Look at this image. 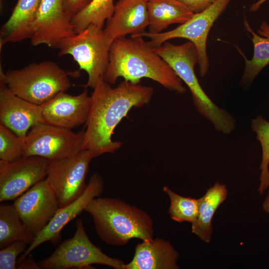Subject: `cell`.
Returning a JSON list of instances; mask_svg holds the SVG:
<instances>
[{"label":"cell","instance_id":"18","mask_svg":"<svg viewBox=\"0 0 269 269\" xmlns=\"http://www.w3.org/2000/svg\"><path fill=\"white\" fill-rule=\"evenodd\" d=\"M179 254L171 243L157 237L135 247L132 261L123 269H178Z\"/></svg>","mask_w":269,"mask_h":269},{"label":"cell","instance_id":"5","mask_svg":"<svg viewBox=\"0 0 269 269\" xmlns=\"http://www.w3.org/2000/svg\"><path fill=\"white\" fill-rule=\"evenodd\" d=\"M77 73L65 71L56 63H32L18 69L0 70V85H6L17 96L41 105L71 86L69 76Z\"/></svg>","mask_w":269,"mask_h":269},{"label":"cell","instance_id":"9","mask_svg":"<svg viewBox=\"0 0 269 269\" xmlns=\"http://www.w3.org/2000/svg\"><path fill=\"white\" fill-rule=\"evenodd\" d=\"M85 131L71 129L44 123L33 126L23 138L24 155L38 156L50 161L73 156L82 149Z\"/></svg>","mask_w":269,"mask_h":269},{"label":"cell","instance_id":"15","mask_svg":"<svg viewBox=\"0 0 269 269\" xmlns=\"http://www.w3.org/2000/svg\"><path fill=\"white\" fill-rule=\"evenodd\" d=\"M91 97L85 89L77 95L61 92L41 105L44 123L72 129L85 124Z\"/></svg>","mask_w":269,"mask_h":269},{"label":"cell","instance_id":"25","mask_svg":"<svg viewBox=\"0 0 269 269\" xmlns=\"http://www.w3.org/2000/svg\"><path fill=\"white\" fill-rule=\"evenodd\" d=\"M251 127L262 148L261 174L258 192L264 193L269 187V122L261 115L252 120Z\"/></svg>","mask_w":269,"mask_h":269},{"label":"cell","instance_id":"22","mask_svg":"<svg viewBox=\"0 0 269 269\" xmlns=\"http://www.w3.org/2000/svg\"><path fill=\"white\" fill-rule=\"evenodd\" d=\"M245 29L252 34L251 38L254 45V54L251 60L243 56L245 67L241 81L242 85L247 87L250 85L259 73L269 64V24L263 21L255 33L251 27L247 20H244Z\"/></svg>","mask_w":269,"mask_h":269},{"label":"cell","instance_id":"28","mask_svg":"<svg viewBox=\"0 0 269 269\" xmlns=\"http://www.w3.org/2000/svg\"><path fill=\"white\" fill-rule=\"evenodd\" d=\"M28 244L22 241H15L0 250V269H17L18 256L24 253Z\"/></svg>","mask_w":269,"mask_h":269},{"label":"cell","instance_id":"4","mask_svg":"<svg viewBox=\"0 0 269 269\" xmlns=\"http://www.w3.org/2000/svg\"><path fill=\"white\" fill-rule=\"evenodd\" d=\"M153 48L187 86L199 114L210 122L217 131L225 134H231L236 128L235 119L211 100L196 77L194 68L198 64V58L194 44L188 41L176 45L167 41L160 46Z\"/></svg>","mask_w":269,"mask_h":269},{"label":"cell","instance_id":"16","mask_svg":"<svg viewBox=\"0 0 269 269\" xmlns=\"http://www.w3.org/2000/svg\"><path fill=\"white\" fill-rule=\"evenodd\" d=\"M44 123L41 105L14 94L5 85H0V124L24 138L34 125Z\"/></svg>","mask_w":269,"mask_h":269},{"label":"cell","instance_id":"20","mask_svg":"<svg viewBox=\"0 0 269 269\" xmlns=\"http://www.w3.org/2000/svg\"><path fill=\"white\" fill-rule=\"evenodd\" d=\"M147 7L150 33L162 32L172 24H183L194 14L178 0H150Z\"/></svg>","mask_w":269,"mask_h":269},{"label":"cell","instance_id":"32","mask_svg":"<svg viewBox=\"0 0 269 269\" xmlns=\"http://www.w3.org/2000/svg\"><path fill=\"white\" fill-rule=\"evenodd\" d=\"M267 0H259L254 3L250 7L249 10L251 12H255L260 9L261 5Z\"/></svg>","mask_w":269,"mask_h":269},{"label":"cell","instance_id":"27","mask_svg":"<svg viewBox=\"0 0 269 269\" xmlns=\"http://www.w3.org/2000/svg\"><path fill=\"white\" fill-rule=\"evenodd\" d=\"M23 138L0 124V160L12 161L24 155Z\"/></svg>","mask_w":269,"mask_h":269},{"label":"cell","instance_id":"6","mask_svg":"<svg viewBox=\"0 0 269 269\" xmlns=\"http://www.w3.org/2000/svg\"><path fill=\"white\" fill-rule=\"evenodd\" d=\"M113 41L103 28L90 24L74 35L63 39L56 48L59 49L58 56H72L79 69L88 74V81L83 86L94 89L107 69Z\"/></svg>","mask_w":269,"mask_h":269},{"label":"cell","instance_id":"13","mask_svg":"<svg viewBox=\"0 0 269 269\" xmlns=\"http://www.w3.org/2000/svg\"><path fill=\"white\" fill-rule=\"evenodd\" d=\"M76 34L72 17L65 11L61 0H42L31 29V45L56 48L63 39Z\"/></svg>","mask_w":269,"mask_h":269},{"label":"cell","instance_id":"21","mask_svg":"<svg viewBox=\"0 0 269 269\" xmlns=\"http://www.w3.org/2000/svg\"><path fill=\"white\" fill-rule=\"evenodd\" d=\"M228 195V190L224 184L218 182L207 189L203 196L198 199V215L192 224V232L202 241L209 243L213 232L212 220L219 206Z\"/></svg>","mask_w":269,"mask_h":269},{"label":"cell","instance_id":"34","mask_svg":"<svg viewBox=\"0 0 269 269\" xmlns=\"http://www.w3.org/2000/svg\"><path fill=\"white\" fill-rule=\"evenodd\" d=\"M145 0V1H149V0Z\"/></svg>","mask_w":269,"mask_h":269},{"label":"cell","instance_id":"7","mask_svg":"<svg viewBox=\"0 0 269 269\" xmlns=\"http://www.w3.org/2000/svg\"><path fill=\"white\" fill-rule=\"evenodd\" d=\"M75 225L73 237L63 241L51 255L38 262L41 269H91L93 264H101L123 269L124 261L108 256L92 243L81 219H77Z\"/></svg>","mask_w":269,"mask_h":269},{"label":"cell","instance_id":"19","mask_svg":"<svg viewBox=\"0 0 269 269\" xmlns=\"http://www.w3.org/2000/svg\"><path fill=\"white\" fill-rule=\"evenodd\" d=\"M42 0H18L0 30V46L29 39L32 24Z\"/></svg>","mask_w":269,"mask_h":269},{"label":"cell","instance_id":"14","mask_svg":"<svg viewBox=\"0 0 269 269\" xmlns=\"http://www.w3.org/2000/svg\"><path fill=\"white\" fill-rule=\"evenodd\" d=\"M104 181L102 176L97 173L93 174L87 183L83 194L71 203L59 208L47 225L34 237L23 254L18 259L17 263L26 258L40 245L50 241L55 244L60 239V233L64 227L85 210L87 204L103 192Z\"/></svg>","mask_w":269,"mask_h":269},{"label":"cell","instance_id":"30","mask_svg":"<svg viewBox=\"0 0 269 269\" xmlns=\"http://www.w3.org/2000/svg\"><path fill=\"white\" fill-rule=\"evenodd\" d=\"M188 6L194 13L204 11L217 0H178Z\"/></svg>","mask_w":269,"mask_h":269},{"label":"cell","instance_id":"24","mask_svg":"<svg viewBox=\"0 0 269 269\" xmlns=\"http://www.w3.org/2000/svg\"><path fill=\"white\" fill-rule=\"evenodd\" d=\"M114 0H92L83 10L72 18V23L76 33L90 24L103 28L105 21L113 14Z\"/></svg>","mask_w":269,"mask_h":269},{"label":"cell","instance_id":"8","mask_svg":"<svg viewBox=\"0 0 269 269\" xmlns=\"http://www.w3.org/2000/svg\"><path fill=\"white\" fill-rule=\"evenodd\" d=\"M232 0H217L204 11L194 13L186 22L170 31L158 33L144 31L136 36L150 38L148 42L153 48L158 47L165 41L173 38L188 39L196 48L200 75L204 77L207 74L209 68L207 41L209 31Z\"/></svg>","mask_w":269,"mask_h":269},{"label":"cell","instance_id":"17","mask_svg":"<svg viewBox=\"0 0 269 269\" xmlns=\"http://www.w3.org/2000/svg\"><path fill=\"white\" fill-rule=\"evenodd\" d=\"M147 1L144 0H119L115 4L112 15L107 20L105 34L113 41L127 35L136 36L148 26Z\"/></svg>","mask_w":269,"mask_h":269},{"label":"cell","instance_id":"33","mask_svg":"<svg viewBox=\"0 0 269 269\" xmlns=\"http://www.w3.org/2000/svg\"><path fill=\"white\" fill-rule=\"evenodd\" d=\"M262 208L264 212L269 213V188L268 193L263 202Z\"/></svg>","mask_w":269,"mask_h":269},{"label":"cell","instance_id":"11","mask_svg":"<svg viewBox=\"0 0 269 269\" xmlns=\"http://www.w3.org/2000/svg\"><path fill=\"white\" fill-rule=\"evenodd\" d=\"M50 161L38 156H25L12 161L0 160V202L16 199L44 179Z\"/></svg>","mask_w":269,"mask_h":269},{"label":"cell","instance_id":"2","mask_svg":"<svg viewBox=\"0 0 269 269\" xmlns=\"http://www.w3.org/2000/svg\"><path fill=\"white\" fill-rule=\"evenodd\" d=\"M119 77L134 84L147 78L178 94L186 92L172 68L140 36L122 37L113 41L104 79L113 85Z\"/></svg>","mask_w":269,"mask_h":269},{"label":"cell","instance_id":"1","mask_svg":"<svg viewBox=\"0 0 269 269\" xmlns=\"http://www.w3.org/2000/svg\"><path fill=\"white\" fill-rule=\"evenodd\" d=\"M153 93L151 86L125 80L113 88L101 78L91 96L82 149L91 151L95 157L119 149L122 142L112 140L115 128L132 108L148 104Z\"/></svg>","mask_w":269,"mask_h":269},{"label":"cell","instance_id":"26","mask_svg":"<svg viewBox=\"0 0 269 269\" xmlns=\"http://www.w3.org/2000/svg\"><path fill=\"white\" fill-rule=\"evenodd\" d=\"M163 190L170 200L168 212L171 218L179 223H193L198 215V199L181 196L166 186H163Z\"/></svg>","mask_w":269,"mask_h":269},{"label":"cell","instance_id":"3","mask_svg":"<svg viewBox=\"0 0 269 269\" xmlns=\"http://www.w3.org/2000/svg\"><path fill=\"white\" fill-rule=\"evenodd\" d=\"M85 211L92 217L96 232L105 244L122 246L134 238L153 239V221L141 209L115 198L97 197Z\"/></svg>","mask_w":269,"mask_h":269},{"label":"cell","instance_id":"23","mask_svg":"<svg viewBox=\"0 0 269 269\" xmlns=\"http://www.w3.org/2000/svg\"><path fill=\"white\" fill-rule=\"evenodd\" d=\"M34 236L21 220L13 204L0 205V248L15 241L30 245Z\"/></svg>","mask_w":269,"mask_h":269},{"label":"cell","instance_id":"29","mask_svg":"<svg viewBox=\"0 0 269 269\" xmlns=\"http://www.w3.org/2000/svg\"><path fill=\"white\" fill-rule=\"evenodd\" d=\"M92 0H61L65 11L72 18L85 9Z\"/></svg>","mask_w":269,"mask_h":269},{"label":"cell","instance_id":"12","mask_svg":"<svg viewBox=\"0 0 269 269\" xmlns=\"http://www.w3.org/2000/svg\"><path fill=\"white\" fill-rule=\"evenodd\" d=\"M13 204L34 236L47 225L59 208L56 197L46 178L15 199Z\"/></svg>","mask_w":269,"mask_h":269},{"label":"cell","instance_id":"31","mask_svg":"<svg viewBox=\"0 0 269 269\" xmlns=\"http://www.w3.org/2000/svg\"><path fill=\"white\" fill-rule=\"evenodd\" d=\"M17 269H41L38 263H36L31 255L21 262L17 263Z\"/></svg>","mask_w":269,"mask_h":269},{"label":"cell","instance_id":"10","mask_svg":"<svg viewBox=\"0 0 269 269\" xmlns=\"http://www.w3.org/2000/svg\"><path fill=\"white\" fill-rule=\"evenodd\" d=\"M93 158L91 151L82 149L73 156L50 161L46 178L59 208L71 203L84 192L89 166Z\"/></svg>","mask_w":269,"mask_h":269}]
</instances>
